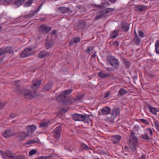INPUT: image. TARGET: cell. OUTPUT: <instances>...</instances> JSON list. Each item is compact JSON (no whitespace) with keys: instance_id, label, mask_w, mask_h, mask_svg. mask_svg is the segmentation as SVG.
<instances>
[{"instance_id":"cell-1","label":"cell","mask_w":159,"mask_h":159,"mask_svg":"<svg viewBox=\"0 0 159 159\" xmlns=\"http://www.w3.org/2000/svg\"><path fill=\"white\" fill-rule=\"evenodd\" d=\"M138 143V139L137 137L136 136L135 133L133 131H131L129 138L128 141V145L129 146L130 149L134 151Z\"/></svg>"},{"instance_id":"cell-2","label":"cell","mask_w":159,"mask_h":159,"mask_svg":"<svg viewBox=\"0 0 159 159\" xmlns=\"http://www.w3.org/2000/svg\"><path fill=\"white\" fill-rule=\"evenodd\" d=\"M73 119L76 121H81L86 123H88L90 121L89 118L87 115L75 113L72 116Z\"/></svg>"},{"instance_id":"cell-3","label":"cell","mask_w":159,"mask_h":159,"mask_svg":"<svg viewBox=\"0 0 159 159\" xmlns=\"http://www.w3.org/2000/svg\"><path fill=\"white\" fill-rule=\"evenodd\" d=\"M72 92L73 90L72 89L66 90L65 91H64L57 97V101L60 103L62 104L64 100H65L67 97H68L69 95Z\"/></svg>"},{"instance_id":"cell-4","label":"cell","mask_w":159,"mask_h":159,"mask_svg":"<svg viewBox=\"0 0 159 159\" xmlns=\"http://www.w3.org/2000/svg\"><path fill=\"white\" fill-rule=\"evenodd\" d=\"M107 60L108 62L112 66L115 68L116 69L118 68V67H119L120 65V63L118 60L115 56L112 55L108 56L107 57Z\"/></svg>"},{"instance_id":"cell-5","label":"cell","mask_w":159,"mask_h":159,"mask_svg":"<svg viewBox=\"0 0 159 159\" xmlns=\"http://www.w3.org/2000/svg\"><path fill=\"white\" fill-rule=\"evenodd\" d=\"M114 10V9L112 8H105V9H104L103 10H101L98 13L97 15L95 18V20L100 19L101 18L103 17L106 15L112 12Z\"/></svg>"},{"instance_id":"cell-6","label":"cell","mask_w":159,"mask_h":159,"mask_svg":"<svg viewBox=\"0 0 159 159\" xmlns=\"http://www.w3.org/2000/svg\"><path fill=\"white\" fill-rule=\"evenodd\" d=\"M34 53H35V51L33 48L31 47L27 48L22 51L21 54V57L22 58L27 57L34 55Z\"/></svg>"},{"instance_id":"cell-7","label":"cell","mask_w":159,"mask_h":159,"mask_svg":"<svg viewBox=\"0 0 159 159\" xmlns=\"http://www.w3.org/2000/svg\"><path fill=\"white\" fill-rule=\"evenodd\" d=\"M4 154H5V156H6L8 158L10 159H26V157L23 155H15L12 152L9 151L5 152Z\"/></svg>"},{"instance_id":"cell-8","label":"cell","mask_w":159,"mask_h":159,"mask_svg":"<svg viewBox=\"0 0 159 159\" xmlns=\"http://www.w3.org/2000/svg\"><path fill=\"white\" fill-rule=\"evenodd\" d=\"M38 29L40 32L43 34H47L49 33L52 30V28L50 27L45 24L40 25L38 27Z\"/></svg>"},{"instance_id":"cell-9","label":"cell","mask_w":159,"mask_h":159,"mask_svg":"<svg viewBox=\"0 0 159 159\" xmlns=\"http://www.w3.org/2000/svg\"><path fill=\"white\" fill-rule=\"evenodd\" d=\"M86 22L83 20H79L74 25L75 29L77 30H81L84 29L86 26Z\"/></svg>"},{"instance_id":"cell-10","label":"cell","mask_w":159,"mask_h":159,"mask_svg":"<svg viewBox=\"0 0 159 159\" xmlns=\"http://www.w3.org/2000/svg\"><path fill=\"white\" fill-rule=\"evenodd\" d=\"M6 53H10V54L13 53V50L12 48L7 47L6 48H0V58L2 56L5 55Z\"/></svg>"},{"instance_id":"cell-11","label":"cell","mask_w":159,"mask_h":159,"mask_svg":"<svg viewBox=\"0 0 159 159\" xmlns=\"http://www.w3.org/2000/svg\"><path fill=\"white\" fill-rule=\"evenodd\" d=\"M133 43L134 44L137 46H139L141 43V39L139 37V36L137 35V33L136 32V30H134V37H133Z\"/></svg>"},{"instance_id":"cell-12","label":"cell","mask_w":159,"mask_h":159,"mask_svg":"<svg viewBox=\"0 0 159 159\" xmlns=\"http://www.w3.org/2000/svg\"><path fill=\"white\" fill-rule=\"evenodd\" d=\"M61 128L62 127L61 126H60L59 127H57V128L54 130L53 132L54 136V138L57 140H58L60 138L61 134Z\"/></svg>"},{"instance_id":"cell-13","label":"cell","mask_w":159,"mask_h":159,"mask_svg":"<svg viewBox=\"0 0 159 159\" xmlns=\"http://www.w3.org/2000/svg\"><path fill=\"white\" fill-rule=\"evenodd\" d=\"M54 40L52 39L51 38H49L48 37L46 41V44H45V48L46 49H51L54 46Z\"/></svg>"},{"instance_id":"cell-14","label":"cell","mask_w":159,"mask_h":159,"mask_svg":"<svg viewBox=\"0 0 159 159\" xmlns=\"http://www.w3.org/2000/svg\"><path fill=\"white\" fill-rule=\"evenodd\" d=\"M148 8V6L144 5H135L134 7V10L137 12H142Z\"/></svg>"},{"instance_id":"cell-15","label":"cell","mask_w":159,"mask_h":159,"mask_svg":"<svg viewBox=\"0 0 159 159\" xmlns=\"http://www.w3.org/2000/svg\"><path fill=\"white\" fill-rule=\"evenodd\" d=\"M3 137L5 138H8L11 137H12L14 135H15L14 132H13L11 130H6L3 132Z\"/></svg>"},{"instance_id":"cell-16","label":"cell","mask_w":159,"mask_h":159,"mask_svg":"<svg viewBox=\"0 0 159 159\" xmlns=\"http://www.w3.org/2000/svg\"><path fill=\"white\" fill-rule=\"evenodd\" d=\"M36 129V127L34 125H29L27 127V133L28 136L32 135Z\"/></svg>"},{"instance_id":"cell-17","label":"cell","mask_w":159,"mask_h":159,"mask_svg":"<svg viewBox=\"0 0 159 159\" xmlns=\"http://www.w3.org/2000/svg\"><path fill=\"white\" fill-rule=\"evenodd\" d=\"M147 107L148 109L149 112L150 113H151L152 114L154 115V116H157V113L159 112V110L157 109L156 108L153 107L152 105H151L150 104H147Z\"/></svg>"},{"instance_id":"cell-18","label":"cell","mask_w":159,"mask_h":159,"mask_svg":"<svg viewBox=\"0 0 159 159\" xmlns=\"http://www.w3.org/2000/svg\"><path fill=\"white\" fill-rule=\"evenodd\" d=\"M120 27L123 31H124L125 32H127L129 30L130 24L125 22H123L121 23Z\"/></svg>"},{"instance_id":"cell-19","label":"cell","mask_w":159,"mask_h":159,"mask_svg":"<svg viewBox=\"0 0 159 159\" xmlns=\"http://www.w3.org/2000/svg\"><path fill=\"white\" fill-rule=\"evenodd\" d=\"M42 80H38L34 82L31 85V88L33 90H36L40 87V86L42 85Z\"/></svg>"},{"instance_id":"cell-20","label":"cell","mask_w":159,"mask_h":159,"mask_svg":"<svg viewBox=\"0 0 159 159\" xmlns=\"http://www.w3.org/2000/svg\"><path fill=\"white\" fill-rule=\"evenodd\" d=\"M58 10L62 14L69 13L71 12L72 11L69 7H58Z\"/></svg>"},{"instance_id":"cell-21","label":"cell","mask_w":159,"mask_h":159,"mask_svg":"<svg viewBox=\"0 0 159 159\" xmlns=\"http://www.w3.org/2000/svg\"><path fill=\"white\" fill-rule=\"evenodd\" d=\"M49 55H50V53L49 52L46 51L45 50H42V51L40 52L37 55V56L40 58H44L45 57H49Z\"/></svg>"},{"instance_id":"cell-22","label":"cell","mask_w":159,"mask_h":159,"mask_svg":"<svg viewBox=\"0 0 159 159\" xmlns=\"http://www.w3.org/2000/svg\"><path fill=\"white\" fill-rule=\"evenodd\" d=\"M121 139V137L120 135H114L111 138V140L113 142V143L115 144H117L119 143V142H120V139Z\"/></svg>"},{"instance_id":"cell-23","label":"cell","mask_w":159,"mask_h":159,"mask_svg":"<svg viewBox=\"0 0 159 159\" xmlns=\"http://www.w3.org/2000/svg\"><path fill=\"white\" fill-rule=\"evenodd\" d=\"M53 87V83L51 82H48L46 85L44 86L42 89V91L43 92H48Z\"/></svg>"},{"instance_id":"cell-24","label":"cell","mask_w":159,"mask_h":159,"mask_svg":"<svg viewBox=\"0 0 159 159\" xmlns=\"http://www.w3.org/2000/svg\"><path fill=\"white\" fill-rule=\"evenodd\" d=\"M24 96L25 98L27 99H32L36 97V94L34 92L30 91L29 92L26 93L24 95Z\"/></svg>"},{"instance_id":"cell-25","label":"cell","mask_w":159,"mask_h":159,"mask_svg":"<svg viewBox=\"0 0 159 159\" xmlns=\"http://www.w3.org/2000/svg\"><path fill=\"white\" fill-rule=\"evenodd\" d=\"M120 113V109L119 108H115L113 110L112 112V116L114 118H115L116 117L118 116Z\"/></svg>"},{"instance_id":"cell-26","label":"cell","mask_w":159,"mask_h":159,"mask_svg":"<svg viewBox=\"0 0 159 159\" xmlns=\"http://www.w3.org/2000/svg\"><path fill=\"white\" fill-rule=\"evenodd\" d=\"M110 113V108L108 107H103L101 110V113L104 115L109 114Z\"/></svg>"},{"instance_id":"cell-27","label":"cell","mask_w":159,"mask_h":159,"mask_svg":"<svg viewBox=\"0 0 159 159\" xmlns=\"http://www.w3.org/2000/svg\"><path fill=\"white\" fill-rule=\"evenodd\" d=\"M81 41V38L79 37H74L72 40L70 41V42H69V45H73V44H76V43H78L79 42H80Z\"/></svg>"},{"instance_id":"cell-28","label":"cell","mask_w":159,"mask_h":159,"mask_svg":"<svg viewBox=\"0 0 159 159\" xmlns=\"http://www.w3.org/2000/svg\"><path fill=\"white\" fill-rule=\"evenodd\" d=\"M119 35V31L118 30H115L110 34V37L111 39H115Z\"/></svg>"},{"instance_id":"cell-29","label":"cell","mask_w":159,"mask_h":159,"mask_svg":"<svg viewBox=\"0 0 159 159\" xmlns=\"http://www.w3.org/2000/svg\"><path fill=\"white\" fill-rule=\"evenodd\" d=\"M69 108L68 107H62L59 109L58 114L60 115H62L65 113L66 112L69 110Z\"/></svg>"},{"instance_id":"cell-30","label":"cell","mask_w":159,"mask_h":159,"mask_svg":"<svg viewBox=\"0 0 159 159\" xmlns=\"http://www.w3.org/2000/svg\"><path fill=\"white\" fill-rule=\"evenodd\" d=\"M154 47H155V52L157 54L159 55V40H157L155 42Z\"/></svg>"},{"instance_id":"cell-31","label":"cell","mask_w":159,"mask_h":159,"mask_svg":"<svg viewBox=\"0 0 159 159\" xmlns=\"http://www.w3.org/2000/svg\"><path fill=\"white\" fill-rule=\"evenodd\" d=\"M98 76L99 77L102 78V79L106 78H107V77H108L109 76V74H106V73H103L102 72H100L98 73Z\"/></svg>"},{"instance_id":"cell-32","label":"cell","mask_w":159,"mask_h":159,"mask_svg":"<svg viewBox=\"0 0 159 159\" xmlns=\"http://www.w3.org/2000/svg\"><path fill=\"white\" fill-rule=\"evenodd\" d=\"M127 91L126 90L123 88H121L119 90V92H118V95L120 96H121L127 94Z\"/></svg>"},{"instance_id":"cell-33","label":"cell","mask_w":159,"mask_h":159,"mask_svg":"<svg viewBox=\"0 0 159 159\" xmlns=\"http://www.w3.org/2000/svg\"><path fill=\"white\" fill-rule=\"evenodd\" d=\"M139 138L141 139H145V140H150V139L149 138L148 135H147V134H142V135H141L139 136Z\"/></svg>"},{"instance_id":"cell-34","label":"cell","mask_w":159,"mask_h":159,"mask_svg":"<svg viewBox=\"0 0 159 159\" xmlns=\"http://www.w3.org/2000/svg\"><path fill=\"white\" fill-rule=\"evenodd\" d=\"M27 137H28V135L27 134H25L23 132H21L19 134V137L21 139H26Z\"/></svg>"},{"instance_id":"cell-35","label":"cell","mask_w":159,"mask_h":159,"mask_svg":"<svg viewBox=\"0 0 159 159\" xmlns=\"http://www.w3.org/2000/svg\"><path fill=\"white\" fill-rule=\"evenodd\" d=\"M49 121H47L41 122L40 124V127H46L48 126V125L49 124Z\"/></svg>"},{"instance_id":"cell-36","label":"cell","mask_w":159,"mask_h":159,"mask_svg":"<svg viewBox=\"0 0 159 159\" xmlns=\"http://www.w3.org/2000/svg\"><path fill=\"white\" fill-rule=\"evenodd\" d=\"M24 1H18L15 2L14 3V4L16 7H19L20 6L22 5V4L24 3Z\"/></svg>"},{"instance_id":"cell-37","label":"cell","mask_w":159,"mask_h":159,"mask_svg":"<svg viewBox=\"0 0 159 159\" xmlns=\"http://www.w3.org/2000/svg\"><path fill=\"white\" fill-rule=\"evenodd\" d=\"M33 2V1H28L25 3L24 6L25 7H29L32 5V3Z\"/></svg>"},{"instance_id":"cell-38","label":"cell","mask_w":159,"mask_h":159,"mask_svg":"<svg viewBox=\"0 0 159 159\" xmlns=\"http://www.w3.org/2000/svg\"><path fill=\"white\" fill-rule=\"evenodd\" d=\"M123 61L124 64L125 65L127 69H128L129 68L130 66V63L128 61H127L125 59L123 60Z\"/></svg>"},{"instance_id":"cell-39","label":"cell","mask_w":159,"mask_h":159,"mask_svg":"<svg viewBox=\"0 0 159 159\" xmlns=\"http://www.w3.org/2000/svg\"><path fill=\"white\" fill-rule=\"evenodd\" d=\"M94 49L93 47H92V46H90V47H88L86 49V50H85V52L87 53H89L91 52H92L93 51V50Z\"/></svg>"},{"instance_id":"cell-40","label":"cell","mask_w":159,"mask_h":159,"mask_svg":"<svg viewBox=\"0 0 159 159\" xmlns=\"http://www.w3.org/2000/svg\"><path fill=\"white\" fill-rule=\"evenodd\" d=\"M139 120H140L141 122H142V123H143L144 124L146 125H147H147H149V122H148L147 120H146V119H140Z\"/></svg>"},{"instance_id":"cell-41","label":"cell","mask_w":159,"mask_h":159,"mask_svg":"<svg viewBox=\"0 0 159 159\" xmlns=\"http://www.w3.org/2000/svg\"><path fill=\"white\" fill-rule=\"evenodd\" d=\"M138 34H139V37H142V38H143L145 37V35L144 32L142 31V30H139L138 31Z\"/></svg>"},{"instance_id":"cell-42","label":"cell","mask_w":159,"mask_h":159,"mask_svg":"<svg viewBox=\"0 0 159 159\" xmlns=\"http://www.w3.org/2000/svg\"><path fill=\"white\" fill-rule=\"evenodd\" d=\"M37 151L35 149H33L32 150H31L29 153V155L30 156H32L34 154H35L36 153Z\"/></svg>"},{"instance_id":"cell-43","label":"cell","mask_w":159,"mask_h":159,"mask_svg":"<svg viewBox=\"0 0 159 159\" xmlns=\"http://www.w3.org/2000/svg\"><path fill=\"white\" fill-rule=\"evenodd\" d=\"M154 125H155V127L156 128L157 130L159 132V124L157 122V121H154Z\"/></svg>"},{"instance_id":"cell-44","label":"cell","mask_w":159,"mask_h":159,"mask_svg":"<svg viewBox=\"0 0 159 159\" xmlns=\"http://www.w3.org/2000/svg\"><path fill=\"white\" fill-rule=\"evenodd\" d=\"M37 142L34 140H30V141L27 142V143H26V144L27 145L32 144L35 143H37Z\"/></svg>"},{"instance_id":"cell-45","label":"cell","mask_w":159,"mask_h":159,"mask_svg":"<svg viewBox=\"0 0 159 159\" xmlns=\"http://www.w3.org/2000/svg\"><path fill=\"white\" fill-rule=\"evenodd\" d=\"M5 103H4L3 102H2V101H0V110L2 109L3 107H5Z\"/></svg>"},{"instance_id":"cell-46","label":"cell","mask_w":159,"mask_h":159,"mask_svg":"<svg viewBox=\"0 0 159 159\" xmlns=\"http://www.w3.org/2000/svg\"><path fill=\"white\" fill-rule=\"evenodd\" d=\"M147 131L149 132V134H150L151 136H152V135H153V131H152V130L151 129H150V128H147Z\"/></svg>"},{"instance_id":"cell-47","label":"cell","mask_w":159,"mask_h":159,"mask_svg":"<svg viewBox=\"0 0 159 159\" xmlns=\"http://www.w3.org/2000/svg\"><path fill=\"white\" fill-rule=\"evenodd\" d=\"M139 159H147V157L145 154H143L142 156L140 157Z\"/></svg>"},{"instance_id":"cell-48","label":"cell","mask_w":159,"mask_h":159,"mask_svg":"<svg viewBox=\"0 0 159 159\" xmlns=\"http://www.w3.org/2000/svg\"><path fill=\"white\" fill-rule=\"evenodd\" d=\"M109 95H110V92H106L105 93V94L104 95V97H105V98H108V97L109 96Z\"/></svg>"},{"instance_id":"cell-49","label":"cell","mask_w":159,"mask_h":159,"mask_svg":"<svg viewBox=\"0 0 159 159\" xmlns=\"http://www.w3.org/2000/svg\"><path fill=\"white\" fill-rule=\"evenodd\" d=\"M49 157H41L40 158H38L37 159H44V158L45 159L48 158H49Z\"/></svg>"},{"instance_id":"cell-50","label":"cell","mask_w":159,"mask_h":159,"mask_svg":"<svg viewBox=\"0 0 159 159\" xmlns=\"http://www.w3.org/2000/svg\"><path fill=\"white\" fill-rule=\"evenodd\" d=\"M109 2L112 3H115L116 2V0H109Z\"/></svg>"},{"instance_id":"cell-51","label":"cell","mask_w":159,"mask_h":159,"mask_svg":"<svg viewBox=\"0 0 159 159\" xmlns=\"http://www.w3.org/2000/svg\"><path fill=\"white\" fill-rule=\"evenodd\" d=\"M0 154H1L2 155H3V157H5L4 155L3 154V152H2V151H1V150H0Z\"/></svg>"},{"instance_id":"cell-52","label":"cell","mask_w":159,"mask_h":159,"mask_svg":"<svg viewBox=\"0 0 159 159\" xmlns=\"http://www.w3.org/2000/svg\"><path fill=\"white\" fill-rule=\"evenodd\" d=\"M3 57H1V58H0V65H1V64L3 62Z\"/></svg>"},{"instance_id":"cell-53","label":"cell","mask_w":159,"mask_h":159,"mask_svg":"<svg viewBox=\"0 0 159 159\" xmlns=\"http://www.w3.org/2000/svg\"><path fill=\"white\" fill-rule=\"evenodd\" d=\"M2 27H1V26H0V31H1V29H2Z\"/></svg>"},{"instance_id":"cell-54","label":"cell","mask_w":159,"mask_h":159,"mask_svg":"<svg viewBox=\"0 0 159 159\" xmlns=\"http://www.w3.org/2000/svg\"><path fill=\"white\" fill-rule=\"evenodd\" d=\"M99 159V158H95V159Z\"/></svg>"}]
</instances>
